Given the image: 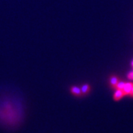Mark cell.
<instances>
[{"instance_id": "cell-3", "label": "cell", "mask_w": 133, "mask_h": 133, "mask_svg": "<svg viewBox=\"0 0 133 133\" xmlns=\"http://www.w3.org/2000/svg\"><path fill=\"white\" fill-rule=\"evenodd\" d=\"M81 92H82V95L83 96H87L90 91H91V86L88 83H86V84H84L82 85L80 88Z\"/></svg>"}, {"instance_id": "cell-10", "label": "cell", "mask_w": 133, "mask_h": 133, "mask_svg": "<svg viewBox=\"0 0 133 133\" xmlns=\"http://www.w3.org/2000/svg\"><path fill=\"white\" fill-rule=\"evenodd\" d=\"M131 65H132V66H133V60H132V61L131 62Z\"/></svg>"}, {"instance_id": "cell-4", "label": "cell", "mask_w": 133, "mask_h": 133, "mask_svg": "<svg viewBox=\"0 0 133 133\" xmlns=\"http://www.w3.org/2000/svg\"><path fill=\"white\" fill-rule=\"evenodd\" d=\"M119 79L118 77H117L116 75H111L109 79V86H110L112 89H116V85L117 83L119 82Z\"/></svg>"}, {"instance_id": "cell-7", "label": "cell", "mask_w": 133, "mask_h": 133, "mask_svg": "<svg viewBox=\"0 0 133 133\" xmlns=\"http://www.w3.org/2000/svg\"><path fill=\"white\" fill-rule=\"evenodd\" d=\"M125 84L126 82H123V81H119V82L117 83V84L116 85V90H122L124 87L125 86Z\"/></svg>"}, {"instance_id": "cell-9", "label": "cell", "mask_w": 133, "mask_h": 133, "mask_svg": "<svg viewBox=\"0 0 133 133\" xmlns=\"http://www.w3.org/2000/svg\"><path fill=\"white\" fill-rule=\"evenodd\" d=\"M129 95L130 96H131V97H132V98H133V86H132V88L131 92H130V93Z\"/></svg>"}, {"instance_id": "cell-11", "label": "cell", "mask_w": 133, "mask_h": 133, "mask_svg": "<svg viewBox=\"0 0 133 133\" xmlns=\"http://www.w3.org/2000/svg\"><path fill=\"white\" fill-rule=\"evenodd\" d=\"M132 68H133V66H132Z\"/></svg>"}, {"instance_id": "cell-2", "label": "cell", "mask_w": 133, "mask_h": 133, "mask_svg": "<svg viewBox=\"0 0 133 133\" xmlns=\"http://www.w3.org/2000/svg\"><path fill=\"white\" fill-rule=\"evenodd\" d=\"M69 91L71 95L76 97H82L80 88L77 86H71L69 88Z\"/></svg>"}, {"instance_id": "cell-8", "label": "cell", "mask_w": 133, "mask_h": 133, "mask_svg": "<svg viewBox=\"0 0 133 133\" xmlns=\"http://www.w3.org/2000/svg\"><path fill=\"white\" fill-rule=\"evenodd\" d=\"M127 77L128 79H132L133 80V71H130L127 75Z\"/></svg>"}, {"instance_id": "cell-5", "label": "cell", "mask_w": 133, "mask_h": 133, "mask_svg": "<svg viewBox=\"0 0 133 133\" xmlns=\"http://www.w3.org/2000/svg\"><path fill=\"white\" fill-rule=\"evenodd\" d=\"M125 96L124 93L122 90H116V91L114 92L113 98L115 101H118L123 98V96Z\"/></svg>"}, {"instance_id": "cell-1", "label": "cell", "mask_w": 133, "mask_h": 133, "mask_svg": "<svg viewBox=\"0 0 133 133\" xmlns=\"http://www.w3.org/2000/svg\"><path fill=\"white\" fill-rule=\"evenodd\" d=\"M10 98H0V124L6 127H16L23 118L22 107Z\"/></svg>"}, {"instance_id": "cell-6", "label": "cell", "mask_w": 133, "mask_h": 133, "mask_svg": "<svg viewBox=\"0 0 133 133\" xmlns=\"http://www.w3.org/2000/svg\"><path fill=\"white\" fill-rule=\"evenodd\" d=\"M133 86L132 82H126L125 86L123 88V92L124 93V95H129L130 92H131L132 88Z\"/></svg>"}]
</instances>
